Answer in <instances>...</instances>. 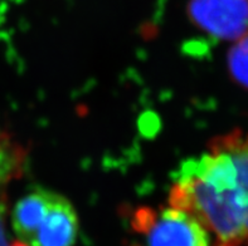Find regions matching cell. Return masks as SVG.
<instances>
[{
  "label": "cell",
  "instance_id": "cell-1",
  "mask_svg": "<svg viewBox=\"0 0 248 246\" xmlns=\"http://www.w3.org/2000/svg\"><path fill=\"white\" fill-rule=\"evenodd\" d=\"M169 203L194 215L219 246L248 245V133L219 136L208 152L186 159Z\"/></svg>",
  "mask_w": 248,
  "mask_h": 246
},
{
  "label": "cell",
  "instance_id": "cell-2",
  "mask_svg": "<svg viewBox=\"0 0 248 246\" xmlns=\"http://www.w3.org/2000/svg\"><path fill=\"white\" fill-rule=\"evenodd\" d=\"M132 228L148 235L149 246H209L211 235L190 212L170 206L155 211L140 209L132 218Z\"/></svg>",
  "mask_w": 248,
  "mask_h": 246
},
{
  "label": "cell",
  "instance_id": "cell-3",
  "mask_svg": "<svg viewBox=\"0 0 248 246\" xmlns=\"http://www.w3.org/2000/svg\"><path fill=\"white\" fill-rule=\"evenodd\" d=\"M189 16L219 39L233 41L248 33V0H192Z\"/></svg>",
  "mask_w": 248,
  "mask_h": 246
},
{
  "label": "cell",
  "instance_id": "cell-4",
  "mask_svg": "<svg viewBox=\"0 0 248 246\" xmlns=\"http://www.w3.org/2000/svg\"><path fill=\"white\" fill-rule=\"evenodd\" d=\"M47 193L28 245L73 246L78 235L77 212L64 196L49 190Z\"/></svg>",
  "mask_w": 248,
  "mask_h": 246
},
{
  "label": "cell",
  "instance_id": "cell-5",
  "mask_svg": "<svg viewBox=\"0 0 248 246\" xmlns=\"http://www.w3.org/2000/svg\"><path fill=\"white\" fill-rule=\"evenodd\" d=\"M24 153L5 133H0V246H10L6 235V192L8 186L18 177Z\"/></svg>",
  "mask_w": 248,
  "mask_h": 246
},
{
  "label": "cell",
  "instance_id": "cell-6",
  "mask_svg": "<svg viewBox=\"0 0 248 246\" xmlns=\"http://www.w3.org/2000/svg\"><path fill=\"white\" fill-rule=\"evenodd\" d=\"M228 64L233 78L248 88V33L239 38L232 47Z\"/></svg>",
  "mask_w": 248,
  "mask_h": 246
},
{
  "label": "cell",
  "instance_id": "cell-7",
  "mask_svg": "<svg viewBox=\"0 0 248 246\" xmlns=\"http://www.w3.org/2000/svg\"><path fill=\"white\" fill-rule=\"evenodd\" d=\"M10 246H27V245H25V244H23V243H16V244H13V245H10Z\"/></svg>",
  "mask_w": 248,
  "mask_h": 246
}]
</instances>
